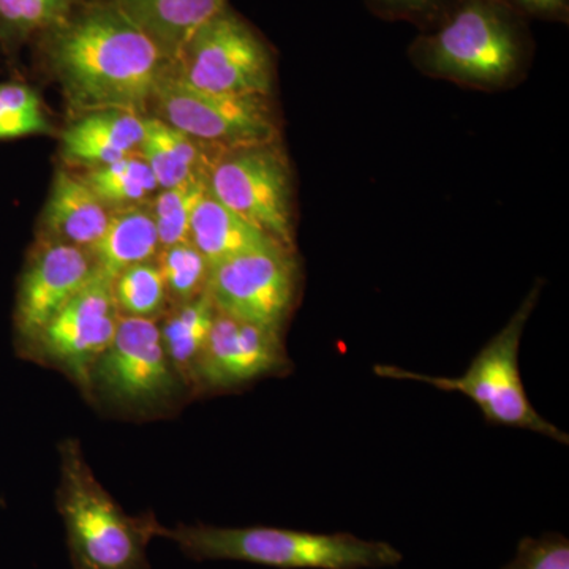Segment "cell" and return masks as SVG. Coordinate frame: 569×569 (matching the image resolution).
Instances as JSON below:
<instances>
[{
    "mask_svg": "<svg viewBox=\"0 0 569 569\" xmlns=\"http://www.w3.org/2000/svg\"><path fill=\"white\" fill-rule=\"evenodd\" d=\"M535 50L526 18L497 0H458L440 24L411 41L408 59L426 77L501 91L526 80Z\"/></svg>",
    "mask_w": 569,
    "mask_h": 569,
    "instance_id": "cell-2",
    "label": "cell"
},
{
    "mask_svg": "<svg viewBox=\"0 0 569 569\" xmlns=\"http://www.w3.org/2000/svg\"><path fill=\"white\" fill-rule=\"evenodd\" d=\"M96 271L92 254L81 247L51 241L33 253L18 290V340L22 351L40 335L52 317L84 287Z\"/></svg>",
    "mask_w": 569,
    "mask_h": 569,
    "instance_id": "cell-13",
    "label": "cell"
},
{
    "mask_svg": "<svg viewBox=\"0 0 569 569\" xmlns=\"http://www.w3.org/2000/svg\"><path fill=\"white\" fill-rule=\"evenodd\" d=\"M119 317L112 280L96 266L91 279L51 318L22 355L61 367L89 392L93 366L110 346Z\"/></svg>",
    "mask_w": 569,
    "mask_h": 569,
    "instance_id": "cell-11",
    "label": "cell"
},
{
    "mask_svg": "<svg viewBox=\"0 0 569 569\" xmlns=\"http://www.w3.org/2000/svg\"><path fill=\"white\" fill-rule=\"evenodd\" d=\"M112 290L121 316L152 318L167 301L162 274L152 261L127 268L112 280Z\"/></svg>",
    "mask_w": 569,
    "mask_h": 569,
    "instance_id": "cell-24",
    "label": "cell"
},
{
    "mask_svg": "<svg viewBox=\"0 0 569 569\" xmlns=\"http://www.w3.org/2000/svg\"><path fill=\"white\" fill-rule=\"evenodd\" d=\"M48 33L52 69L84 110L138 112L173 66L114 0L74 9Z\"/></svg>",
    "mask_w": 569,
    "mask_h": 569,
    "instance_id": "cell-1",
    "label": "cell"
},
{
    "mask_svg": "<svg viewBox=\"0 0 569 569\" xmlns=\"http://www.w3.org/2000/svg\"><path fill=\"white\" fill-rule=\"evenodd\" d=\"M110 216L84 179L59 171L44 211V227L54 241L91 252L107 230Z\"/></svg>",
    "mask_w": 569,
    "mask_h": 569,
    "instance_id": "cell-16",
    "label": "cell"
},
{
    "mask_svg": "<svg viewBox=\"0 0 569 569\" xmlns=\"http://www.w3.org/2000/svg\"><path fill=\"white\" fill-rule=\"evenodd\" d=\"M208 189L247 222L293 249V178L277 142L223 152L209 173Z\"/></svg>",
    "mask_w": 569,
    "mask_h": 569,
    "instance_id": "cell-8",
    "label": "cell"
},
{
    "mask_svg": "<svg viewBox=\"0 0 569 569\" xmlns=\"http://www.w3.org/2000/svg\"><path fill=\"white\" fill-rule=\"evenodd\" d=\"M174 63L194 33L230 7L228 0H114Z\"/></svg>",
    "mask_w": 569,
    "mask_h": 569,
    "instance_id": "cell-15",
    "label": "cell"
},
{
    "mask_svg": "<svg viewBox=\"0 0 569 569\" xmlns=\"http://www.w3.org/2000/svg\"><path fill=\"white\" fill-rule=\"evenodd\" d=\"M78 0H0V22L9 31H51L77 9Z\"/></svg>",
    "mask_w": 569,
    "mask_h": 569,
    "instance_id": "cell-25",
    "label": "cell"
},
{
    "mask_svg": "<svg viewBox=\"0 0 569 569\" xmlns=\"http://www.w3.org/2000/svg\"><path fill=\"white\" fill-rule=\"evenodd\" d=\"M541 280L535 283L507 326L486 343L460 377H430L410 372L396 366H376L377 376L395 380H415L432 385L443 391H456L470 397L485 418L493 425L520 427L568 445L563 430L546 421L535 410L523 388L519 370V347L527 321L538 305Z\"/></svg>",
    "mask_w": 569,
    "mask_h": 569,
    "instance_id": "cell-5",
    "label": "cell"
},
{
    "mask_svg": "<svg viewBox=\"0 0 569 569\" xmlns=\"http://www.w3.org/2000/svg\"><path fill=\"white\" fill-rule=\"evenodd\" d=\"M527 21L569 22V0H497Z\"/></svg>",
    "mask_w": 569,
    "mask_h": 569,
    "instance_id": "cell-28",
    "label": "cell"
},
{
    "mask_svg": "<svg viewBox=\"0 0 569 569\" xmlns=\"http://www.w3.org/2000/svg\"><path fill=\"white\" fill-rule=\"evenodd\" d=\"M48 130L50 122L47 121V116L17 111L0 100V140L47 133Z\"/></svg>",
    "mask_w": 569,
    "mask_h": 569,
    "instance_id": "cell-29",
    "label": "cell"
},
{
    "mask_svg": "<svg viewBox=\"0 0 569 569\" xmlns=\"http://www.w3.org/2000/svg\"><path fill=\"white\" fill-rule=\"evenodd\" d=\"M82 179L99 200L114 211L146 203L160 190L156 176L140 153H132L119 162L91 168Z\"/></svg>",
    "mask_w": 569,
    "mask_h": 569,
    "instance_id": "cell-21",
    "label": "cell"
},
{
    "mask_svg": "<svg viewBox=\"0 0 569 569\" xmlns=\"http://www.w3.org/2000/svg\"><path fill=\"white\" fill-rule=\"evenodd\" d=\"M159 250L152 209L137 204L111 213L107 230L89 253L97 269L114 280L130 266L152 261Z\"/></svg>",
    "mask_w": 569,
    "mask_h": 569,
    "instance_id": "cell-19",
    "label": "cell"
},
{
    "mask_svg": "<svg viewBox=\"0 0 569 569\" xmlns=\"http://www.w3.org/2000/svg\"><path fill=\"white\" fill-rule=\"evenodd\" d=\"M216 313L211 296L206 290L179 305L159 326L164 353L183 385L193 387L198 361L208 342Z\"/></svg>",
    "mask_w": 569,
    "mask_h": 569,
    "instance_id": "cell-20",
    "label": "cell"
},
{
    "mask_svg": "<svg viewBox=\"0 0 569 569\" xmlns=\"http://www.w3.org/2000/svg\"><path fill=\"white\" fill-rule=\"evenodd\" d=\"M181 378L162 346L152 318L119 317L110 346L92 369L91 389L114 406L129 410H156L178 396Z\"/></svg>",
    "mask_w": 569,
    "mask_h": 569,
    "instance_id": "cell-9",
    "label": "cell"
},
{
    "mask_svg": "<svg viewBox=\"0 0 569 569\" xmlns=\"http://www.w3.org/2000/svg\"><path fill=\"white\" fill-rule=\"evenodd\" d=\"M157 537L170 539L193 560H233L282 569H378L402 561L400 550L385 541H370L351 533H310L274 527L186 526L167 529Z\"/></svg>",
    "mask_w": 569,
    "mask_h": 569,
    "instance_id": "cell-3",
    "label": "cell"
},
{
    "mask_svg": "<svg viewBox=\"0 0 569 569\" xmlns=\"http://www.w3.org/2000/svg\"><path fill=\"white\" fill-rule=\"evenodd\" d=\"M173 70L200 91L220 96H271L272 50L257 29L227 7L186 44Z\"/></svg>",
    "mask_w": 569,
    "mask_h": 569,
    "instance_id": "cell-6",
    "label": "cell"
},
{
    "mask_svg": "<svg viewBox=\"0 0 569 569\" xmlns=\"http://www.w3.org/2000/svg\"><path fill=\"white\" fill-rule=\"evenodd\" d=\"M293 249L272 244L211 266L208 290L217 312L282 332L296 296Z\"/></svg>",
    "mask_w": 569,
    "mask_h": 569,
    "instance_id": "cell-10",
    "label": "cell"
},
{
    "mask_svg": "<svg viewBox=\"0 0 569 569\" xmlns=\"http://www.w3.org/2000/svg\"><path fill=\"white\" fill-rule=\"evenodd\" d=\"M144 119L137 112L91 111L71 123L62 137V152L74 163L97 168L119 162L140 149Z\"/></svg>",
    "mask_w": 569,
    "mask_h": 569,
    "instance_id": "cell-14",
    "label": "cell"
},
{
    "mask_svg": "<svg viewBox=\"0 0 569 569\" xmlns=\"http://www.w3.org/2000/svg\"><path fill=\"white\" fill-rule=\"evenodd\" d=\"M288 367L280 332L217 312L193 387L231 389Z\"/></svg>",
    "mask_w": 569,
    "mask_h": 569,
    "instance_id": "cell-12",
    "label": "cell"
},
{
    "mask_svg": "<svg viewBox=\"0 0 569 569\" xmlns=\"http://www.w3.org/2000/svg\"><path fill=\"white\" fill-rule=\"evenodd\" d=\"M208 192V178L197 176L179 186L162 190L153 206L160 249L189 241L190 220L194 208Z\"/></svg>",
    "mask_w": 569,
    "mask_h": 569,
    "instance_id": "cell-22",
    "label": "cell"
},
{
    "mask_svg": "<svg viewBox=\"0 0 569 569\" xmlns=\"http://www.w3.org/2000/svg\"><path fill=\"white\" fill-rule=\"evenodd\" d=\"M156 264L162 274L167 296L179 305L204 293L211 268L192 242L163 247L157 253Z\"/></svg>",
    "mask_w": 569,
    "mask_h": 569,
    "instance_id": "cell-23",
    "label": "cell"
},
{
    "mask_svg": "<svg viewBox=\"0 0 569 569\" xmlns=\"http://www.w3.org/2000/svg\"><path fill=\"white\" fill-rule=\"evenodd\" d=\"M58 511L74 569H149L148 546L160 523L152 515H127L100 485L74 440L61 445Z\"/></svg>",
    "mask_w": 569,
    "mask_h": 569,
    "instance_id": "cell-4",
    "label": "cell"
},
{
    "mask_svg": "<svg viewBox=\"0 0 569 569\" xmlns=\"http://www.w3.org/2000/svg\"><path fill=\"white\" fill-rule=\"evenodd\" d=\"M189 241L203 254L209 268L238 254L280 244L241 216L206 192L190 220Z\"/></svg>",
    "mask_w": 569,
    "mask_h": 569,
    "instance_id": "cell-18",
    "label": "cell"
},
{
    "mask_svg": "<svg viewBox=\"0 0 569 569\" xmlns=\"http://www.w3.org/2000/svg\"><path fill=\"white\" fill-rule=\"evenodd\" d=\"M138 151L162 190L197 176L209 178L213 164L223 153L187 137L159 118L144 119V138Z\"/></svg>",
    "mask_w": 569,
    "mask_h": 569,
    "instance_id": "cell-17",
    "label": "cell"
},
{
    "mask_svg": "<svg viewBox=\"0 0 569 569\" xmlns=\"http://www.w3.org/2000/svg\"><path fill=\"white\" fill-rule=\"evenodd\" d=\"M152 100L163 122L222 152L279 140L269 97L200 91L182 81L173 66L157 82Z\"/></svg>",
    "mask_w": 569,
    "mask_h": 569,
    "instance_id": "cell-7",
    "label": "cell"
},
{
    "mask_svg": "<svg viewBox=\"0 0 569 569\" xmlns=\"http://www.w3.org/2000/svg\"><path fill=\"white\" fill-rule=\"evenodd\" d=\"M458 0H365L370 13L385 21L408 22L430 31L447 18Z\"/></svg>",
    "mask_w": 569,
    "mask_h": 569,
    "instance_id": "cell-26",
    "label": "cell"
},
{
    "mask_svg": "<svg viewBox=\"0 0 569 569\" xmlns=\"http://www.w3.org/2000/svg\"><path fill=\"white\" fill-rule=\"evenodd\" d=\"M501 569H569V541L560 533L522 538L516 556Z\"/></svg>",
    "mask_w": 569,
    "mask_h": 569,
    "instance_id": "cell-27",
    "label": "cell"
}]
</instances>
